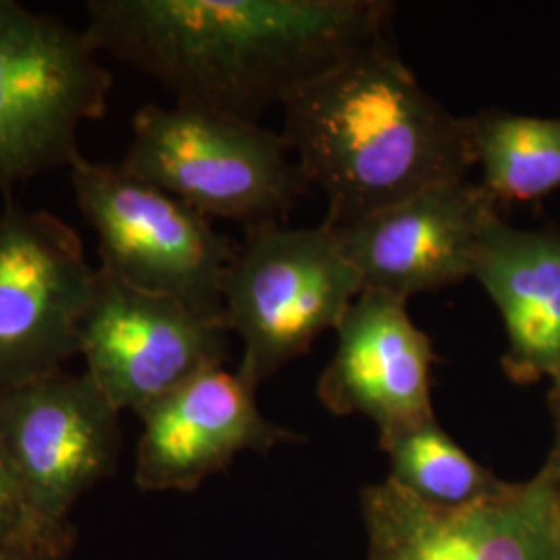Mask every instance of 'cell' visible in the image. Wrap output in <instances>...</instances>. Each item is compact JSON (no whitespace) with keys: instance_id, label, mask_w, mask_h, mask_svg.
Masks as SVG:
<instances>
[{"instance_id":"obj_20","label":"cell","mask_w":560,"mask_h":560,"mask_svg":"<svg viewBox=\"0 0 560 560\" xmlns=\"http://www.w3.org/2000/svg\"><path fill=\"white\" fill-rule=\"evenodd\" d=\"M559 488H560V486H559Z\"/></svg>"},{"instance_id":"obj_8","label":"cell","mask_w":560,"mask_h":560,"mask_svg":"<svg viewBox=\"0 0 560 560\" xmlns=\"http://www.w3.org/2000/svg\"><path fill=\"white\" fill-rule=\"evenodd\" d=\"M85 374L117 411L141 416L180 384L222 368L229 330L185 303L96 270L81 320Z\"/></svg>"},{"instance_id":"obj_16","label":"cell","mask_w":560,"mask_h":560,"mask_svg":"<svg viewBox=\"0 0 560 560\" xmlns=\"http://www.w3.org/2000/svg\"><path fill=\"white\" fill-rule=\"evenodd\" d=\"M390 459L388 480L416 499L441 509H459L502 488L488 467L453 441L434 418L381 436Z\"/></svg>"},{"instance_id":"obj_15","label":"cell","mask_w":560,"mask_h":560,"mask_svg":"<svg viewBox=\"0 0 560 560\" xmlns=\"http://www.w3.org/2000/svg\"><path fill=\"white\" fill-rule=\"evenodd\" d=\"M469 120L480 185L499 201H534L560 189V119L486 110Z\"/></svg>"},{"instance_id":"obj_7","label":"cell","mask_w":560,"mask_h":560,"mask_svg":"<svg viewBox=\"0 0 560 560\" xmlns=\"http://www.w3.org/2000/svg\"><path fill=\"white\" fill-rule=\"evenodd\" d=\"M96 270L55 214L0 212V390L62 370L81 349Z\"/></svg>"},{"instance_id":"obj_19","label":"cell","mask_w":560,"mask_h":560,"mask_svg":"<svg viewBox=\"0 0 560 560\" xmlns=\"http://www.w3.org/2000/svg\"><path fill=\"white\" fill-rule=\"evenodd\" d=\"M73 546L75 544L11 548V550H0V560H69Z\"/></svg>"},{"instance_id":"obj_10","label":"cell","mask_w":560,"mask_h":560,"mask_svg":"<svg viewBox=\"0 0 560 560\" xmlns=\"http://www.w3.org/2000/svg\"><path fill=\"white\" fill-rule=\"evenodd\" d=\"M120 411L85 372L65 370L0 390V442L48 527L69 515L119 465Z\"/></svg>"},{"instance_id":"obj_11","label":"cell","mask_w":560,"mask_h":560,"mask_svg":"<svg viewBox=\"0 0 560 560\" xmlns=\"http://www.w3.org/2000/svg\"><path fill=\"white\" fill-rule=\"evenodd\" d=\"M499 206L480 183L448 180L330 231L363 291L409 300L471 279L481 231Z\"/></svg>"},{"instance_id":"obj_5","label":"cell","mask_w":560,"mask_h":560,"mask_svg":"<svg viewBox=\"0 0 560 560\" xmlns=\"http://www.w3.org/2000/svg\"><path fill=\"white\" fill-rule=\"evenodd\" d=\"M110 88L83 32L0 0V191L71 166L81 122L104 117Z\"/></svg>"},{"instance_id":"obj_12","label":"cell","mask_w":560,"mask_h":560,"mask_svg":"<svg viewBox=\"0 0 560 560\" xmlns=\"http://www.w3.org/2000/svg\"><path fill=\"white\" fill-rule=\"evenodd\" d=\"M256 390L237 372L214 368L145 409L136 486L143 492H194L241 453L300 442V434L261 416Z\"/></svg>"},{"instance_id":"obj_9","label":"cell","mask_w":560,"mask_h":560,"mask_svg":"<svg viewBox=\"0 0 560 560\" xmlns=\"http://www.w3.org/2000/svg\"><path fill=\"white\" fill-rule=\"evenodd\" d=\"M361 515L368 560H560V488L546 469L459 509L386 478L363 488Z\"/></svg>"},{"instance_id":"obj_6","label":"cell","mask_w":560,"mask_h":560,"mask_svg":"<svg viewBox=\"0 0 560 560\" xmlns=\"http://www.w3.org/2000/svg\"><path fill=\"white\" fill-rule=\"evenodd\" d=\"M69 168L80 212L98 237L101 270L222 322L224 280L240 245L120 164L80 154Z\"/></svg>"},{"instance_id":"obj_1","label":"cell","mask_w":560,"mask_h":560,"mask_svg":"<svg viewBox=\"0 0 560 560\" xmlns=\"http://www.w3.org/2000/svg\"><path fill=\"white\" fill-rule=\"evenodd\" d=\"M390 11L376 0H90L83 34L175 104L258 122L384 40Z\"/></svg>"},{"instance_id":"obj_4","label":"cell","mask_w":560,"mask_h":560,"mask_svg":"<svg viewBox=\"0 0 560 560\" xmlns=\"http://www.w3.org/2000/svg\"><path fill=\"white\" fill-rule=\"evenodd\" d=\"M361 291L358 270L326 224L247 226L222 295V324L243 340L237 374L258 388L322 332L337 330Z\"/></svg>"},{"instance_id":"obj_13","label":"cell","mask_w":560,"mask_h":560,"mask_svg":"<svg viewBox=\"0 0 560 560\" xmlns=\"http://www.w3.org/2000/svg\"><path fill=\"white\" fill-rule=\"evenodd\" d=\"M337 349L318 381L335 416H365L386 436L434 418L432 340L409 318L407 300L361 291L337 326Z\"/></svg>"},{"instance_id":"obj_14","label":"cell","mask_w":560,"mask_h":560,"mask_svg":"<svg viewBox=\"0 0 560 560\" xmlns=\"http://www.w3.org/2000/svg\"><path fill=\"white\" fill-rule=\"evenodd\" d=\"M471 279L494 301L506 330L504 374L517 384L560 372V231H525L492 217Z\"/></svg>"},{"instance_id":"obj_18","label":"cell","mask_w":560,"mask_h":560,"mask_svg":"<svg viewBox=\"0 0 560 560\" xmlns=\"http://www.w3.org/2000/svg\"><path fill=\"white\" fill-rule=\"evenodd\" d=\"M548 402H550V413H552V423H555V434H552L550 455L541 469H546L552 476V480L560 486V372L552 378Z\"/></svg>"},{"instance_id":"obj_3","label":"cell","mask_w":560,"mask_h":560,"mask_svg":"<svg viewBox=\"0 0 560 560\" xmlns=\"http://www.w3.org/2000/svg\"><path fill=\"white\" fill-rule=\"evenodd\" d=\"M210 219L280 221L310 187L282 136L194 106L145 104L119 162Z\"/></svg>"},{"instance_id":"obj_17","label":"cell","mask_w":560,"mask_h":560,"mask_svg":"<svg viewBox=\"0 0 560 560\" xmlns=\"http://www.w3.org/2000/svg\"><path fill=\"white\" fill-rule=\"evenodd\" d=\"M50 544H75V529H52L38 517L0 442V550Z\"/></svg>"},{"instance_id":"obj_2","label":"cell","mask_w":560,"mask_h":560,"mask_svg":"<svg viewBox=\"0 0 560 560\" xmlns=\"http://www.w3.org/2000/svg\"><path fill=\"white\" fill-rule=\"evenodd\" d=\"M282 140L307 185L324 194V224L342 229L476 166L469 120L434 101L376 42L282 104Z\"/></svg>"}]
</instances>
